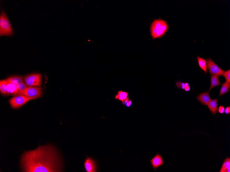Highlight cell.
I'll list each match as a JSON object with an SVG mask.
<instances>
[{
  "instance_id": "6da1fadb",
  "label": "cell",
  "mask_w": 230,
  "mask_h": 172,
  "mask_svg": "<svg viewBox=\"0 0 230 172\" xmlns=\"http://www.w3.org/2000/svg\"><path fill=\"white\" fill-rule=\"evenodd\" d=\"M20 163L23 172H62L63 169L61 158L51 145L39 146L33 151L25 152Z\"/></svg>"
},
{
  "instance_id": "7a4b0ae2",
  "label": "cell",
  "mask_w": 230,
  "mask_h": 172,
  "mask_svg": "<svg viewBox=\"0 0 230 172\" xmlns=\"http://www.w3.org/2000/svg\"><path fill=\"white\" fill-rule=\"evenodd\" d=\"M168 28V25L164 20L160 19L154 20L151 26V36L154 39L162 37Z\"/></svg>"
},
{
  "instance_id": "3957f363",
  "label": "cell",
  "mask_w": 230,
  "mask_h": 172,
  "mask_svg": "<svg viewBox=\"0 0 230 172\" xmlns=\"http://www.w3.org/2000/svg\"><path fill=\"white\" fill-rule=\"evenodd\" d=\"M13 33V30L7 15L4 11H2L0 16V35L10 36Z\"/></svg>"
},
{
  "instance_id": "277c9868",
  "label": "cell",
  "mask_w": 230,
  "mask_h": 172,
  "mask_svg": "<svg viewBox=\"0 0 230 172\" xmlns=\"http://www.w3.org/2000/svg\"><path fill=\"white\" fill-rule=\"evenodd\" d=\"M24 81L28 86H41L42 76L39 74H34L27 75L24 78Z\"/></svg>"
},
{
  "instance_id": "5b68a950",
  "label": "cell",
  "mask_w": 230,
  "mask_h": 172,
  "mask_svg": "<svg viewBox=\"0 0 230 172\" xmlns=\"http://www.w3.org/2000/svg\"><path fill=\"white\" fill-rule=\"evenodd\" d=\"M42 90L41 88L35 86H27L23 95L29 98L30 101L39 98L41 96Z\"/></svg>"
},
{
  "instance_id": "8992f818",
  "label": "cell",
  "mask_w": 230,
  "mask_h": 172,
  "mask_svg": "<svg viewBox=\"0 0 230 172\" xmlns=\"http://www.w3.org/2000/svg\"><path fill=\"white\" fill-rule=\"evenodd\" d=\"M30 101V100L26 96L20 95L11 99L9 100V103L12 108L18 109Z\"/></svg>"
},
{
  "instance_id": "52a82bcc",
  "label": "cell",
  "mask_w": 230,
  "mask_h": 172,
  "mask_svg": "<svg viewBox=\"0 0 230 172\" xmlns=\"http://www.w3.org/2000/svg\"><path fill=\"white\" fill-rule=\"evenodd\" d=\"M207 67L211 75L223 76L225 71H223L213 61L212 59L209 58L206 60Z\"/></svg>"
},
{
  "instance_id": "ba28073f",
  "label": "cell",
  "mask_w": 230,
  "mask_h": 172,
  "mask_svg": "<svg viewBox=\"0 0 230 172\" xmlns=\"http://www.w3.org/2000/svg\"><path fill=\"white\" fill-rule=\"evenodd\" d=\"M84 166L87 172H96L97 171L96 161L90 157L87 158L85 160Z\"/></svg>"
},
{
  "instance_id": "9c48e42d",
  "label": "cell",
  "mask_w": 230,
  "mask_h": 172,
  "mask_svg": "<svg viewBox=\"0 0 230 172\" xmlns=\"http://www.w3.org/2000/svg\"><path fill=\"white\" fill-rule=\"evenodd\" d=\"M150 162L153 169L156 170L157 168L164 165V161L161 155L157 154Z\"/></svg>"
},
{
  "instance_id": "30bf717a",
  "label": "cell",
  "mask_w": 230,
  "mask_h": 172,
  "mask_svg": "<svg viewBox=\"0 0 230 172\" xmlns=\"http://www.w3.org/2000/svg\"><path fill=\"white\" fill-rule=\"evenodd\" d=\"M197 101L204 105L207 106L211 100L209 95V92H203L200 94L196 98Z\"/></svg>"
},
{
  "instance_id": "8fae6325",
  "label": "cell",
  "mask_w": 230,
  "mask_h": 172,
  "mask_svg": "<svg viewBox=\"0 0 230 172\" xmlns=\"http://www.w3.org/2000/svg\"><path fill=\"white\" fill-rule=\"evenodd\" d=\"M218 98L215 99L210 100L207 106L211 113L216 115L218 109V104H217Z\"/></svg>"
},
{
  "instance_id": "7c38bea8",
  "label": "cell",
  "mask_w": 230,
  "mask_h": 172,
  "mask_svg": "<svg viewBox=\"0 0 230 172\" xmlns=\"http://www.w3.org/2000/svg\"><path fill=\"white\" fill-rule=\"evenodd\" d=\"M6 90L9 94L12 96H17L20 95L17 86L13 84L8 83Z\"/></svg>"
},
{
  "instance_id": "4fadbf2b",
  "label": "cell",
  "mask_w": 230,
  "mask_h": 172,
  "mask_svg": "<svg viewBox=\"0 0 230 172\" xmlns=\"http://www.w3.org/2000/svg\"><path fill=\"white\" fill-rule=\"evenodd\" d=\"M23 76H15L8 78L6 80L9 83L14 84L16 86H18L22 82H23Z\"/></svg>"
},
{
  "instance_id": "5bb4252c",
  "label": "cell",
  "mask_w": 230,
  "mask_h": 172,
  "mask_svg": "<svg viewBox=\"0 0 230 172\" xmlns=\"http://www.w3.org/2000/svg\"><path fill=\"white\" fill-rule=\"evenodd\" d=\"M8 84V83L6 80H1L0 81V91L2 94L5 96L10 95L6 90Z\"/></svg>"
},
{
  "instance_id": "9a60e30c",
  "label": "cell",
  "mask_w": 230,
  "mask_h": 172,
  "mask_svg": "<svg viewBox=\"0 0 230 172\" xmlns=\"http://www.w3.org/2000/svg\"><path fill=\"white\" fill-rule=\"evenodd\" d=\"M219 76L215 75H211V86L209 90V92L213 87L222 85L219 80Z\"/></svg>"
},
{
  "instance_id": "2e32d148",
  "label": "cell",
  "mask_w": 230,
  "mask_h": 172,
  "mask_svg": "<svg viewBox=\"0 0 230 172\" xmlns=\"http://www.w3.org/2000/svg\"><path fill=\"white\" fill-rule=\"evenodd\" d=\"M128 96V92H123L122 90H120L118 92L117 94L115 96V98L116 100H118L120 101H121L123 103L125 100L127 98Z\"/></svg>"
},
{
  "instance_id": "e0dca14e",
  "label": "cell",
  "mask_w": 230,
  "mask_h": 172,
  "mask_svg": "<svg viewBox=\"0 0 230 172\" xmlns=\"http://www.w3.org/2000/svg\"><path fill=\"white\" fill-rule=\"evenodd\" d=\"M230 172V158L227 157L223 162L221 170L219 172Z\"/></svg>"
},
{
  "instance_id": "ac0fdd59",
  "label": "cell",
  "mask_w": 230,
  "mask_h": 172,
  "mask_svg": "<svg viewBox=\"0 0 230 172\" xmlns=\"http://www.w3.org/2000/svg\"><path fill=\"white\" fill-rule=\"evenodd\" d=\"M198 65L207 74V64L206 59L199 57H197Z\"/></svg>"
},
{
  "instance_id": "d6986e66",
  "label": "cell",
  "mask_w": 230,
  "mask_h": 172,
  "mask_svg": "<svg viewBox=\"0 0 230 172\" xmlns=\"http://www.w3.org/2000/svg\"><path fill=\"white\" fill-rule=\"evenodd\" d=\"M176 86L179 89H183L186 92H188L190 90V87L188 83H183L178 81L176 83Z\"/></svg>"
},
{
  "instance_id": "ffe728a7",
  "label": "cell",
  "mask_w": 230,
  "mask_h": 172,
  "mask_svg": "<svg viewBox=\"0 0 230 172\" xmlns=\"http://www.w3.org/2000/svg\"><path fill=\"white\" fill-rule=\"evenodd\" d=\"M230 89V84L226 82L222 84V87L220 89L219 97L220 96L224 95L228 92Z\"/></svg>"
},
{
  "instance_id": "44dd1931",
  "label": "cell",
  "mask_w": 230,
  "mask_h": 172,
  "mask_svg": "<svg viewBox=\"0 0 230 172\" xmlns=\"http://www.w3.org/2000/svg\"><path fill=\"white\" fill-rule=\"evenodd\" d=\"M20 95H23V94L26 91L27 87L26 84L24 83L23 82H22L20 84L17 86Z\"/></svg>"
},
{
  "instance_id": "7402d4cb",
  "label": "cell",
  "mask_w": 230,
  "mask_h": 172,
  "mask_svg": "<svg viewBox=\"0 0 230 172\" xmlns=\"http://www.w3.org/2000/svg\"><path fill=\"white\" fill-rule=\"evenodd\" d=\"M223 76L225 78L226 82L229 84H230V70L229 69L227 71H225Z\"/></svg>"
},
{
  "instance_id": "603a6c76",
  "label": "cell",
  "mask_w": 230,
  "mask_h": 172,
  "mask_svg": "<svg viewBox=\"0 0 230 172\" xmlns=\"http://www.w3.org/2000/svg\"><path fill=\"white\" fill-rule=\"evenodd\" d=\"M122 104L125 105L126 107L128 108L130 107L132 104V100L129 98V97H128L125 100Z\"/></svg>"
},
{
  "instance_id": "cb8c5ba5",
  "label": "cell",
  "mask_w": 230,
  "mask_h": 172,
  "mask_svg": "<svg viewBox=\"0 0 230 172\" xmlns=\"http://www.w3.org/2000/svg\"><path fill=\"white\" fill-rule=\"evenodd\" d=\"M225 108L223 106H220L218 109V112L219 113L223 114L224 113L225 111Z\"/></svg>"
},
{
  "instance_id": "d4e9b609",
  "label": "cell",
  "mask_w": 230,
  "mask_h": 172,
  "mask_svg": "<svg viewBox=\"0 0 230 172\" xmlns=\"http://www.w3.org/2000/svg\"><path fill=\"white\" fill-rule=\"evenodd\" d=\"M225 113L227 115H228L230 114V107L229 106L226 107L225 109Z\"/></svg>"
}]
</instances>
